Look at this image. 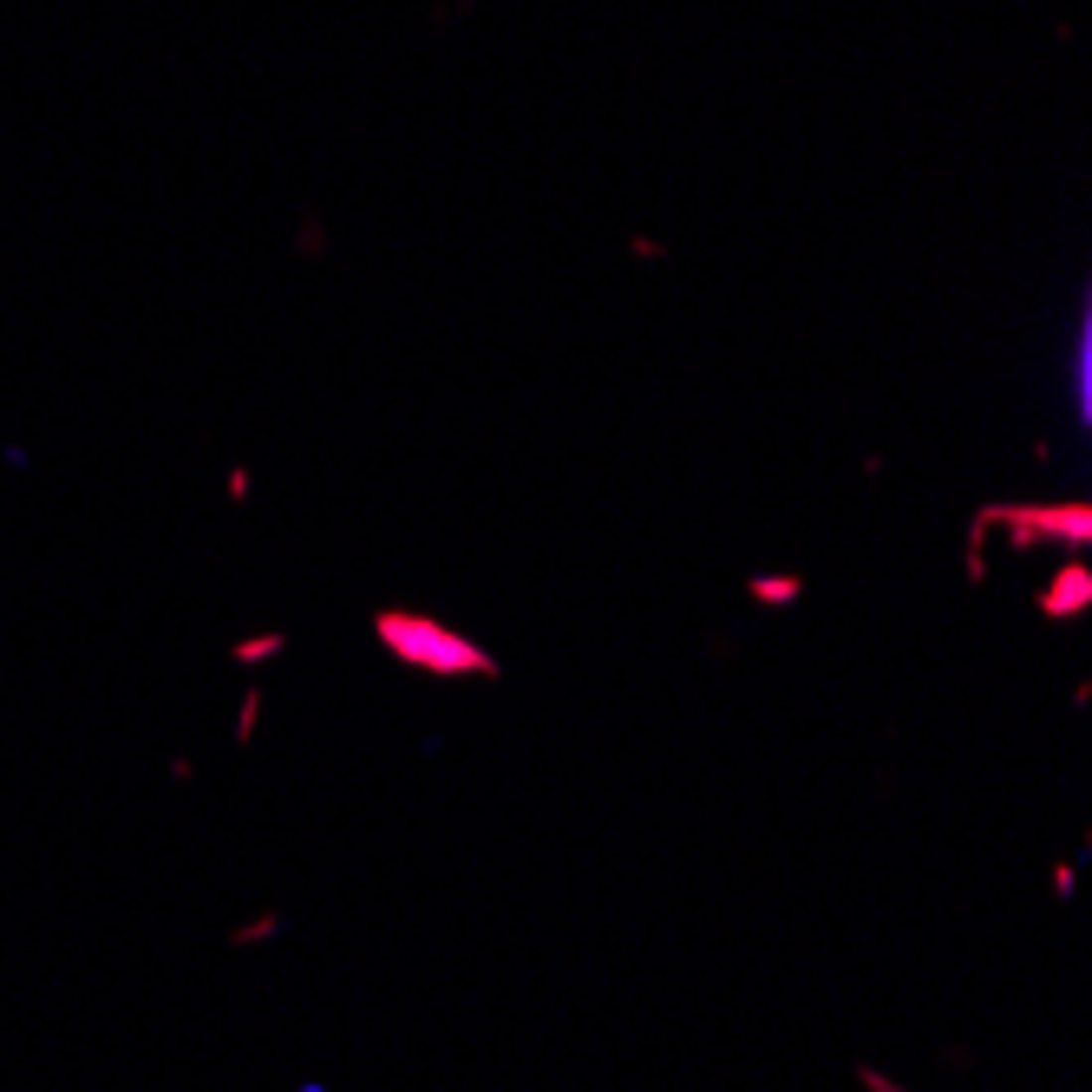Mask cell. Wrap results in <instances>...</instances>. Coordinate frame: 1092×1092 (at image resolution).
<instances>
[{
  "instance_id": "cell-1",
  "label": "cell",
  "mask_w": 1092,
  "mask_h": 1092,
  "mask_svg": "<svg viewBox=\"0 0 1092 1092\" xmlns=\"http://www.w3.org/2000/svg\"><path fill=\"white\" fill-rule=\"evenodd\" d=\"M1079 387H1086V419H1092V314H1086V354H1079Z\"/></svg>"
}]
</instances>
